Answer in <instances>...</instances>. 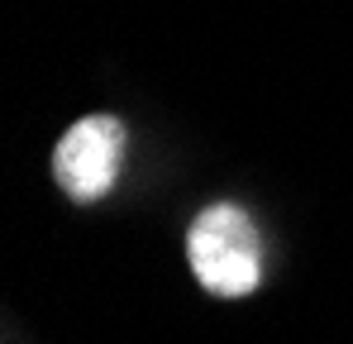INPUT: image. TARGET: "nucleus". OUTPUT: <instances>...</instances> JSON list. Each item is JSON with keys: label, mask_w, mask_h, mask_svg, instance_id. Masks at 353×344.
<instances>
[{"label": "nucleus", "mask_w": 353, "mask_h": 344, "mask_svg": "<svg viewBox=\"0 0 353 344\" xmlns=\"http://www.w3.org/2000/svg\"><path fill=\"white\" fill-rule=\"evenodd\" d=\"M119 158H124V124L115 115H86L58 139L53 177H58V187L72 201L91 206L115 187Z\"/></svg>", "instance_id": "f03ea898"}, {"label": "nucleus", "mask_w": 353, "mask_h": 344, "mask_svg": "<svg viewBox=\"0 0 353 344\" xmlns=\"http://www.w3.org/2000/svg\"><path fill=\"white\" fill-rule=\"evenodd\" d=\"M186 258L210 296H248L263 283V239L239 206H205L186 234Z\"/></svg>", "instance_id": "f257e3e1"}]
</instances>
